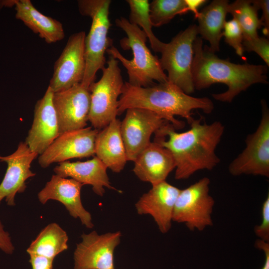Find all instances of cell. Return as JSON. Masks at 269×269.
I'll return each mask as SVG.
<instances>
[{"label":"cell","instance_id":"1","mask_svg":"<svg viewBox=\"0 0 269 269\" xmlns=\"http://www.w3.org/2000/svg\"><path fill=\"white\" fill-rule=\"evenodd\" d=\"M201 122V119H194L188 130L178 133L166 121L154 134L153 141L167 148L174 158L177 180L188 179L199 170H211L220 162L215 150L225 127L219 121Z\"/></svg>","mask_w":269,"mask_h":269},{"label":"cell","instance_id":"2","mask_svg":"<svg viewBox=\"0 0 269 269\" xmlns=\"http://www.w3.org/2000/svg\"><path fill=\"white\" fill-rule=\"evenodd\" d=\"M193 59L192 77L195 90H200L215 83H223L228 90L213 94V98L220 102L231 103L235 97L253 84H267L266 65L243 64L223 59L203 46L202 39L197 37L193 44Z\"/></svg>","mask_w":269,"mask_h":269},{"label":"cell","instance_id":"3","mask_svg":"<svg viewBox=\"0 0 269 269\" xmlns=\"http://www.w3.org/2000/svg\"><path fill=\"white\" fill-rule=\"evenodd\" d=\"M214 108L209 98L192 97L168 81L146 87L133 86L125 82L118 101V115L131 108L145 109L170 123L176 130L183 128L184 123L175 116L185 119L190 124L194 119L193 110L199 109L209 114Z\"/></svg>","mask_w":269,"mask_h":269},{"label":"cell","instance_id":"4","mask_svg":"<svg viewBox=\"0 0 269 269\" xmlns=\"http://www.w3.org/2000/svg\"><path fill=\"white\" fill-rule=\"evenodd\" d=\"M117 26L126 33L127 36L120 40L121 48L125 50H131L133 57L129 60L125 58L113 45L108 49L107 53L116 59L126 69L131 85L146 87L158 83L168 81L167 75L162 70L159 59L153 55L146 44L147 36L142 29L131 23L124 17L115 21Z\"/></svg>","mask_w":269,"mask_h":269},{"label":"cell","instance_id":"5","mask_svg":"<svg viewBox=\"0 0 269 269\" xmlns=\"http://www.w3.org/2000/svg\"><path fill=\"white\" fill-rule=\"evenodd\" d=\"M110 0H80V13L92 19L90 31L85 38V71L81 83L88 88L95 82L96 73L106 63L105 54L113 46L112 39L108 36L111 26L109 19Z\"/></svg>","mask_w":269,"mask_h":269},{"label":"cell","instance_id":"6","mask_svg":"<svg viewBox=\"0 0 269 269\" xmlns=\"http://www.w3.org/2000/svg\"><path fill=\"white\" fill-rule=\"evenodd\" d=\"M107 66L102 70L98 82L89 86L90 109L88 121L94 129L100 130L116 119L119 97L124 84L119 61L110 56Z\"/></svg>","mask_w":269,"mask_h":269},{"label":"cell","instance_id":"7","mask_svg":"<svg viewBox=\"0 0 269 269\" xmlns=\"http://www.w3.org/2000/svg\"><path fill=\"white\" fill-rule=\"evenodd\" d=\"M197 34V25H190L165 43L159 59L162 70L167 72L168 82L189 95L195 90L191 70L193 44Z\"/></svg>","mask_w":269,"mask_h":269},{"label":"cell","instance_id":"8","mask_svg":"<svg viewBox=\"0 0 269 269\" xmlns=\"http://www.w3.org/2000/svg\"><path fill=\"white\" fill-rule=\"evenodd\" d=\"M261 103L262 118L257 129L248 135L245 148L229 165V172L233 176L269 177V110L265 100Z\"/></svg>","mask_w":269,"mask_h":269},{"label":"cell","instance_id":"9","mask_svg":"<svg viewBox=\"0 0 269 269\" xmlns=\"http://www.w3.org/2000/svg\"><path fill=\"white\" fill-rule=\"evenodd\" d=\"M210 183V179L205 177L180 190L174 205L172 221L185 224L190 231H202L213 225L215 201L209 194Z\"/></svg>","mask_w":269,"mask_h":269},{"label":"cell","instance_id":"10","mask_svg":"<svg viewBox=\"0 0 269 269\" xmlns=\"http://www.w3.org/2000/svg\"><path fill=\"white\" fill-rule=\"evenodd\" d=\"M121 237L119 231L101 235L95 231L83 234L74 252V269H115L114 255Z\"/></svg>","mask_w":269,"mask_h":269},{"label":"cell","instance_id":"11","mask_svg":"<svg viewBox=\"0 0 269 269\" xmlns=\"http://www.w3.org/2000/svg\"><path fill=\"white\" fill-rule=\"evenodd\" d=\"M85 32L72 34L55 61L48 86L53 93L66 90L82 82L85 71Z\"/></svg>","mask_w":269,"mask_h":269},{"label":"cell","instance_id":"12","mask_svg":"<svg viewBox=\"0 0 269 269\" xmlns=\"http://www.w3.org/2000/svg\"><path fill=\"white\" fill-rule=\"evenodd\" d=\"M165 122L155 113L145 109L131 108L126 110L120 130L128 161L134 162L135 160L151 142V135Z\"/></svg>","mask_w":269,"mask_h":269},{"label":"cell","instance_id":"13","mask_svg":"<svg viewBox=\"0 0 269 269\" xmlns=\"http://www.w3.org/2000/svg\"><path fill=\"white\" fill-rule=\"evenodd\" d=\"M99 130L91 127L60 134L38 157V163L46 168L53 163L94 155L95 142Z\"/></svg>","mask_w":269,"mask_h":269},{"label":"cell","instance_id":"14","mask_svg":"<svg viewBox=\"0 0 269 269\" xmlns=\"http://www.w3.org/2000/svg\"><path fill=\"white\" fill-rule=\"evenodd\" d=\"M60 134L86 128L90 109V92L81 83L60 92L53 93Z\"/></svg>","mask_w":269,"mask_h":269},{"label":"cell","instance_id":"15","mask_svg":"<svg viewBox=\"0 0 269 269\" xmlns=\"http://www.w3.org/2000/svg\"><path fill=\"white\" fill-rule=\"evenodd\" d=\"M38 155L32 152L25 142L19 143L16 150L12 154L3 156L0 155V161L7 163L4 176L0 184V203L5 199L8 206L15 205V196L23 192L26 181L35 175L30 170L31 163Z\"/></svg>","mask_w":269,"mask_h":269},{"label":"cell","instance_id":"16","mask_svg":"<svg viewBox=\"0 0 269 269\" xmlns=\"http://www.w3.org/2000/svg\"><path fill=\"white\" fill-rule=\"evenodd\" d=\"M53 95L48 86L43 97L37 101L33 123L24 141L32 152L39 155L60 135Z\"/></svg>","mask_w":269,"mask_h":269},{"label":"cell","instance_id":"17","mask_svg":"<svg viewBox=\"0 0 269 269\" xmlns=\"http://www.w3.org/2000/svg\"><path fill=\"white\" fill-rule=\"evenodd\" d=\"M180 189L166 181L152 185L135 204L139 215H149L162 233H166L172 226L174 205Z\"/></svg>","mask_w":269,"mask_h":269},{"label":"cell","instance_id":"18","mask_svg":"<svg viewBox=\"0 0 269 269\" xmlns=\"http://www.w3.org/2000/svg\"><path fill=\"white\" fill-rule=\"evenodd\" d=\"M83 186L73 179L53 175L38 193V199L42 204H45L49 200L60 202L72 217L79 218L83 225L91 229L94 227L91 215L85 209L81 199V189Z\"/></svg>","mask_w":269,"mask_h":269},{"label":"cell","instance_id":"19","mask_svg":"<svg viewBox=\"0 0 269 269\" xmlns=\"http://www.w3.org/2000/svg\"><path fill=\"white\" fill-rule=\"evenodd\" d=\"M134 162L135 175L152 185L166 181L176 167L171 152L155 141L151 142Z\"/></svg>","mask_w":269,"mask_h":269},{"label":"cell","instance_id":"20","mask_svg":"<svg viewBox=\"0 0 269 269\" xmlns=\"http://www.w3.org/2000/svg\"><path fill=\"white\" fill-rule=\"evenodd\" d=\"M107 170V166L97 156L83 162H60L53 169L56 175L61 177H70L83 185H91L93 192L100 196L104 195L105 188L117 190L111 185Z\"/></svg>","mask_w":269,"mask_h":269},{"label":"cell","instance_id":"21","mask_svg":"<svg viewBox=\"0 0 269 269\" xmlns=\"http://www.w3.org/2000/svg\"><path fill=\"white\" fill-rule=\"evenodd\" d=\"M121 123L117 118L99 131L95 142V154L112 171L119 173L128 161L121 134Z\"/></svg>","mask_w":269,"mask_h":269},{"label":"cell","instance_id":"22","mask_svg":"<svg viewBox=\"0 0 269 269\" xmlns=\"http://www.w3.org/2000/svg\"><path fill=\"white\" fill-rule=\"evenodd\" d=\"M15 17L21 20L34 33L48 43L62 40L65 33L62 24L41 13L30 0H14Z\"/></svg>","mask_w":269,"mask_h":269},{"label":"cell","instance_id":"23","mask_svg":"<svg viewBox=\"0 0 269 269\" xmlns=\"http://www.w3.org/2000/svg\"><path fill=\"white\" fill-rule=\"evenodd\" d=\"M229 4L227 0H214L199 12L196 18L198 34L209 42V48L213 53L220 50Z\"/></svg>","mask_w":269,"mask_h":269},{"label":"cell","instance_id":"24","mask_svg":"<svg viewBox=\"0 0 269 269\" xmlns=\"http://www.w3.org/2000/svg\"><path fill=\"white\" fill-rule=\"evenodd\" d=\"M68 237L66 232L56 223L44 227L30 244L26 252L54 260L68 249Z\"/></svg>","mask_w":269,"mask_h":269},{"label":"cell","instance_id":"25","mask_svg":"<svg viewBox=\"0 0 269 269\" xmlns=\"http://www.w3.org/2000/svg\"><path fill=\"white\" fill-rule=\"evenodd\" d=\"M258 10L251 0H237L228 5V12L240 25L243 40L259 36L258 30L262 27V24L258 16Z\"/></svg>","mask_w":269,"mask_h":269},{"label":"cell","instance_id":"26","mask_svg":"<svg viewBox=\"0 0 269 269\" xmlns=\"http://www.w3.org/2000/svg\"><path fill=\"white\" fill-rule=\"evenodd\" d=\"M130 9L129 22L142 28L149 40L152 50L160 52L165 43L159 40L154 35L149 16V2L148 0H127Z\"/></svg>","mask_w":269,"mask_h":269},{"label":"cell","instance_id":"27","mask_svg":"<svg viewBox=\"0 0 269 269\" xmlns=\"http://www.w3.org/2000/svg\"><path fill=\"white\" fill-rule=\"evenodd\" d=\"M149 16L152 26L169 22L176 15L188 12L185 0H153L149 3Z\"/></svg>","mask_w":269,"mask_h":269},{"label":"cell","instance_id":"28","mask_svg":"<svg viewBox=\"0 0 269 269\" xmlns=\"http://www.w3.org/2000/svg\"><path fill=\"white\" fill-rule=\"evenodd\" d=\"M225 42L235 50L236 53L243 56L244 49L243 45V34L238 22L234 18L226 21L223 31Z\"/></svg>","mask_w":269,"mask_h":269},{"label":"cell","instance_id":"29","mask_svg":"<svg viewBox=\"0 0 269 269\" xmlns=\"http://www.w3.org/2000/svg\"><path fill=\"white\" fill-rule=\"evenodd\" d=\"M243 45L244 51L256 52L269 67V41L268 38L259 36L252 39L243 40Z\"/></svg>","mask_w":269,"mask_h":269},{"label":"cell","instance_id":"30","mask_svg":"<svg viewBox=\"0 0 269 269\" xmlns=\"http://www.w3.org/2000/svg\"><path fill=\"white\" fill-rule=\"evenodd\" d=\"M262 220L255 227L254 232L260 240L269 243V195L264 201L262 209Z\"/></svg>","mask_w":269,"mask_h":269},{"label":"cell","instance_id":"31","mask_svg":"<svg viewBox=\"0 0 269 269\" xmlns=\"http://www.w3.org/2000/svg\"><path fill=\"white\" fill-rule=\"evenodd\" d=\"M255 4L259 10L261 9L262 15L260 18L263 27V32L266 36L269 34V0H251Z\"/></svg>","mask_w":269,"mask_h":269},{"label":"cell","instance_id":"32","mask_svg":"<svg viewBox=\"0 0 269 269\" xmlns=\"http://www.w3.org/2000/svg\"><path fill=\"white\" fill-rule=\"evenodd\" d=\"M0 249L5 254L11 255L14 251L9 234L4 229L0 219Z\"/></svg>","mask_w":269,"mask_h":269},{"label":"cell","instance_id":"33","mask_svg":"<svg viewBox=\"0 0 269 269\" xmlns=\"http://www.w3.org/2000/svg\"><path fill=\"white\" fill-rule=\"evenodd\" d=\"M32 269H52L54 260L36 255H29Z\"/></svg>","mask_w":269,"mask_h":269},{"label":"cell","instance_id":"34","mask_svg":"<svg viewBox=\"0 0 269 269\" xmlns=\"http://www.w3.org/2000/svg\"><path fill=\"white\" fill-rule=\"evenodd\" d=\"M255 247L264 251L265 261L262 269H269V243L259 239L255 243Z\"/></svg>","mask_w":269,"mask_h":269},{"label":"cell","instance_id":"35","mask_svg":"<svg viewBox=\"0 0 269 269\" xmlns=\"http://www.w3.org/2000/svg\"><path fill=\"white\" fill-rule=\"evenodd\" d=\"M187 6L188 10L193 12L196 18L198 14V8L200 6L207 2L205 0H185Z\"/></svg>","mask_w":269,"mask_h":269}]
</instances>
